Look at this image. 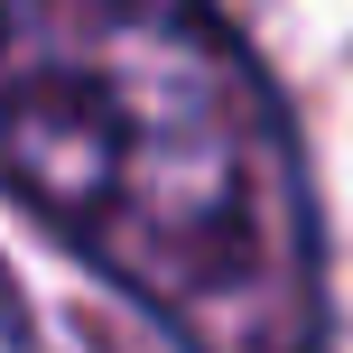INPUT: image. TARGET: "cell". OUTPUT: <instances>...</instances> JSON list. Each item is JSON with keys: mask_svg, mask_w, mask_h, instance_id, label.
I'll use <instances>...</instances> for the list:
<instances>
[{"mask_svg": "<svg viewBox=\"0 0 353 353\" xmlns=\"http://www.w3.org/2000/svg\"><path fill=\"white\" fill-rule=\"evenodd\" d=\"M0 186L176 353L335 335L307 149L214 0H0Z\"/></svg>", "mask_w": 353, "mask_h": 353, "instance_id": "6da1fadb", "label": "cell"}]
</instances>
